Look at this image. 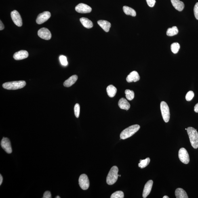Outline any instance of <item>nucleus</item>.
Masks as SVG:
<instances>
[{"instance_id":"1","label":"nucleus","mask_w":198,"mask_h":198,"mask_svg":"<svg viewBox=\"0 0 198 198\" xmlns=\"http://www.w3.org/2000/svg\"><path fill=\"white\" fill-rule=\"evenodd\" d=\"M140 128V126L138 125H131L122 131L120 135V137L122 140H125L130 137L137 132Z\"/></svg>"},{"instance_id":"2","label":"nucleus","mask_w":198,"mask_h":198,"mask_svg":"<svg viewBox=\"0 0 198 198\" xmlns=\"http://www.w3.org/2000/svg\"><path fill=\"white\" fill-rule=\"evenodd\" d=\"M187 131L192 147L196 149L198 148V133L197 130L193 127H188Z\"/></svg>"},{"instance_id":"3","label":"nucleus","mask_w":198,"mask_h":198,"mask_svg":"<svg viewBox=\"0 0 198 198\" xmlns=\"http://www.w3.org/2000/svg\"><path fill=\"white\" fill-rule=\"evenodd\" d=\"M26 85L24 81H14L4 83L2 86L3 88L8 90H16L23 88Z\"/></svg>"},{"instance_id":"4","label":"nucleus","mask_w":198,"mask_h":198,"mask_svg":"<svg viewBox=\"0 0 198 198\" xmlns=\"http://www.w3.org/2000/svg\"><path fill=\"white\" fill-rule=\"evenodd\" d=\"M119 169L117 167L114 166L110 169L106 178V183L109 185H112L117 181L119 175L118 174Z\"/></svg>"},{"instance_id":"5","label":"nucleus","mask_w":198,"mask_h":198,"mask_svg":"<svg viewBox=\"0 0 198 198\" xmlns=\"http://www.w3.org/2000/svg\"><path fill=\"white\" fill-rule=\"evenodd\" d=\"M160 109L162 116L165 123H168L170 119V112L168 105L164 101H162L160 104Z\"/></svg>"},{"instance_id":"6","label":"nucleus","mask_w":198,"mask_h":198,"mask_svg":"<svg viewBox=\"0 0 198 198\" xmlns=\"http://www.w3.org/2000/svg\"><path fill=\"white\" fill-rule=\"evenodd\" d=\"M178 156L179 159L182 163L188 164L189 162L190 159L188 152L184 148H180L179 150Z\"/></svg>"},{"instance_id":"7","label":"nucleus","mask_w":198,"mask_h":198,"mask_svg":"<svg viewBox=\"0 0 198 198\" xmlns=\"http://www.w3.org/2000/svg\"><path fill=\"white\" fill-rule=\"evenodd\" d=\"M79 184L82 189L86 190L89 187V182L86 175L83 174L80 176L79 180Z\"/></svg>"},{"instance_id":"8","label":"nucleus","mask_w":198,"mask_h":198,"mask_svg":"<svg viewBox=\"0 0 198 198\" xmlns=\"http://www.w3.org/2000/svg\"><path fill=\"white\" fill-rule=\"evenodd\" d=\"M11 16L13 22L17 26H19V27L22 26V18L18 11L14 10L11 11Z\"/></svg>"},{"instance_id":"9","label":"nucleus","mask_w":198,"mask_h":198,"mask_svg":"<svg viewBox=\"0 0 198 198\" xmlns=\"http://www.w3.org/2000/svg\"><path fill=\"white\" fill-rule=\"evenodd\" d=\"M51 17V13L48 11H44L38 16L36 22L38 24H41L48 20Z\"/></svg>"},{"instance_id":"10","label":"nucleus","mask_w":198,"mask_h":198,"mask_svg":"<svg viewBox=\"0 0 198 198\" xmlns=\"http://www.w3.org/2000/svg\"><path fill=\"white\" fill-rule=\"evenodd\" d=\"M38 34L40 38L43 39L49 40L51 38V32L47 28H41L38 31Z\"/></svg>"},{"instance_id":"11","label":"nucleus","mask_w":198,"mask_h":198,"mask_svg":"<svg viewBox=\"0 0 198 198\" xmlns=\"http://www.w3.org/2000/svg\"><path fill=\"white\" fill-rule=\"evenodd\" d=\"M75 9L77 12L81 13H89L92 11V9L90 6L82 3H80L77 6Z\"/></svg>"},{"instance_id":"12","label":"nucleus","mask_w":198,"mask_h":198,"mask_svg":"<svg viewBox=\"0 0 198 198\" xmlns=\"http://www.w3.org/2000/svg\"><path fill=\"white\" fill-rule=\"evenodd\" d=\"M1 147L7 153H11L12 152L10 140L8 138H3L1 143Z\"/></svg>"},{"instance_id":"13","label":"nucleus","mask_w":198,"mask_h":198,"mask_svg":"<svg viewBox=\"0 0 198 198\" xmlns=\"http://www.w3.org/2000/svg\"><path fill=\"white\" fill-rule=\"evenodd\" d=\"M153 180H150L146 183L143 192V197L146 198L149 195L151 191L152 186H153Z\"/></svg>"},{"instance_id":"14","label":"nucleus","mask_w":198,"mask_h":198,"mask_svg":"<svg viewBox=\"0 0 198 198\" xmlns=\"http://www.w3.org/2000/svg\"><path fill=\"white\" fill-rule=\"evenodd\" d=\"M29 54L27 51L22 50L15 53L13 55V58L15 60H20L27 58Z\"/></svg>"},{"instance_id":"15","label":"nucleus","mask_w":198,"mask_h":198,"mask_svg":"<svg viewBox=\"0 0 198 198\" xmlns=\"http://www.w3.org/2000/svg\"><path fill=\"white\" fill-rule=\"evenodd\" d=\"M140 77L138 72L136 71H133L127 76L126 78V81L129 83L132 82L137 81L140 80Z\"/></svg>"},{"instance_id":"16","label":"nucleus","mask_w":198,"mask_h":198,"mask_svg":"<svg viewBox=\"0 0 198 198\" xmlns=\"http://www.w3.org/2000/svg\"><path fill=\"white\" fill-rule=\"evenodd\" d=\"M171 1L173 6L176 10L181 11L183 10L184 5L182 2L180 0H171Z\"/></svg>"},{"instance_id":"17","label":"nucleus","mask_w":198,"mask_h":198,"mask_svg":"<svg viewBox=\"0 0 198 198\" xmlns=\"http://www.w3.org/2000/svg\"><path fill=\"white\" fill-rule=\"evenodd\" d=\"M118 105L121 109L126 110L129 109L130 107V104L126 99L125 98H121L119 101Z\"/></svg>"},{"instance_id":"18","label":"nucleus","mask_w":198,"mask_h":198,"mask_svg":"<svg viewBox=\"0 0 198 198\" xmlns=\"http://www.w3.org/2000/svg\"><path fill=\"white\" fill-rule=\"evenodd\" d=\"M98 24L105 31L108 32L111 27V24L107 21L100 20L98 21Z\"/></svg>"},{"instance_id":"19","label":"nucleus","mask_w":198,"mask_h":198,"mask_svg":"<svg viewBox=\"0 0 198 198\" xmlns=\"http://www.w3.org/2000/svg\"><path fill=\"white\" fill-rule=\"evenodd\" d=\"M78 79L77 75H74L70 77L69 79L65 81L64 83V85L65 87H70L76 83Z\"/></svg>"},{"instance_id":"20","label":"nucleus","mask_w":198,"mask_h":198,"mask_svg":"<svg viewBox=\"0 0 198 198\" xmlns=\"http://www.w3.org/2000/svg\"><path fill=\"white\" fill-rule=\"evenodd\" d=\"M80 22H81L82 25L85 28H92L93 26V23L89 19L82 18H80Z\"/></svg>"},{"instance_id":"21","label":"nucleus","mask_w":198,"mask_h":198,"mask_svg":"<svg viewBox=\"0 0 198 198\" xmlns=\"http://www.w3.org/2000/svg\"><path fill=\"white\" fill-rule=\"evenodd\" d=\"M175 195L176 198H188L186 192L182 188H177L175 192Z\"/></svg>"},{"instance_id":"22","label":"nucleus","mask_w":198,"mask_h":198,"mask_svg":"<svg viewBox=\"0 0 198 198\" xmlns=\"http://www.w3.org/2000/svg\"><path fill=\"white\" fill-rule=\"evenodd\" d=\"M107 94L110 97H113L117 94V89L112 85H110L106 88Z\"/></svg>"},{"instance_id":"23","label":"nucleus","mask_w":198,"mask_h":198,"mask_svg":"<svg viewBox=\"0 0 198 198\" xmlns=\"http://www.w3.org/2000/svg\"><path fill=\"white\" fill-rule=\"evenodd\" d=\"M124 12L127 15H130L133 17H135L136 16V12L134 9L131 7L124 6L123 7Z\"/></svg>"},{"instance_id":"24","label":"nucleus","mask_w":198,"mask_h":198,"mask_svg":"<svg viewBox=\"0 0 198 198\" xmlns=\"http://www.w3.org/2000/svg\"><path fill=\"white\" fill-rule=\"evenodd\" d=\"M178 30L176 26H173L172 28H169L167 30V35L169 37L176 35L178 33Z\"/></svg>"},{"instance_id":"25","label":"nucleus","mask_w":198,"mask_h":198,"mask_svg":"<svg viewBox=\"0 0 198 198\" xmlns=\"http://www.w3.org/2000/svg\"><path fill=\"white\" fill-rule=\"evenodd\" d=\"M150 162V159L148 157L145 160H140V163H139L138 166L141 168H145L149 164Z\"/></svg>"},{"instance_id":"26","label":"nucleus","mask_w":198,"mask_h":198,"mask_svg":"<svg viewBox=\"0 0 198 198\" xmlns=\"http://www.w3.org/2000/svg\"><path fill=\"white\" fill-rule=\"evenodd\" d=\"M125 97L127 100L129 101H131L134 99V93L132 90H129V89H126L125 90Z\"/></svg>"},{"instance_id":"27","label":"nucleus","mask_w":198,"mask_h":198,"mask_svg":"<svg viewBox=\"0 0 198 198\" xmlns=\"http://www.w3.org/2000/svg\"><path fill=\"white\" fill-rule=\"evenodd\" d=\"M180 45L178 43H174L171 45V49L172 52L174 54H176L180 49Z\"/></svg>"},{"instance_id":"28","label":"nucleus","mask_w":198,"mask_h":198,"mask_svg":"<svg viewBox=\"0 0 198 198\" xmlns=\"http://www.w3.org/2000/svg\"><path fill=\"white\" fill-rule=\"evenodd\" d=\"M124 197V194L121 191H118L112 194L111 198H123Z\"/></svg>"},{"instance_id":"29","label":"nucleus","mask_w":198,"mask_h":198,"mask_svg":"<svg viewBox=\"0 0 198 198\" xmlns=\"http://www.w3.org/2000/svg\"><path fill=\"white\" fill-rule=\"evenodd\" d=\"M80 106L79 104H76L74 107V113L76 117L78 118L80 115Z\"/></svg>"},{"instance_id":"30","label":"nucleus","mask_w":198,"mask_h":198,"mask_svg":"<svg viewBox=\"0 0 198 198\" xmlns=\"http://www.w3.org/2000/svg\"><path fill=\"white\" fill-rule=\"evenodd\" d=\"M194 97V93L193 91H188L186 96V101H191Z\"/></svg>"},{"instance_id":"31","label":"nucleus","mask_w":198,"mask_h":198,"mask_svg":"<svg viewBox=\"0 0 198 198\" xmlns=\"http://www.w3.org/2000/svg\"><path fill=\"white\" fill-rule=\"evenodd\" d=\"M60 60L61 64L63 65L66 66L68 65V61L67 60V58L65 56H61L60 57Z\"/></svg>"},{"instance_id":"32","label":"nucleus","mask_w":198,"mask_h":198,"mask_svg":"<svg viewBox=\"0 0 198 198\" xmlns=\"http://www.w3.org/2000/svg\"><path fill=\"white\" fill-rule=\"evenodd\" d=\"M194 12L195 18L198 20V2L196 4L194 7Z\"/></svg>"},{"instance_id":"33","label":"nucleus","mask_w":198,"mask_h":198,"mask_svg":"<svg viewBox=\"0 0 198 198\" xmlns=\"http://www.w3.org/2000/svg\"><path fill=\"white\" fill-rule=\"evenodd\" d=\"M148 5L150 7H153L155 5L156 0H146Z\"/></svg>"},{"instance_id":"34","label":"nucleus","mask_w":198,"mask_h":198,"mask_svg":"<svg viewBox=\"0 0 198 198\" xmlns=\"http://www.w3.org/2000/svg\"><path fill=\"white\" fill-rule=\"evenodd\" d=\"M51 193L49 191H46L45 192L43 195V198H51Z\"/></svg>"},{"instance_id":"35","label":"nucleus","mask_w":198,"mask_h":198,"mask_svg":"<svg viewBox=\"0 0 198 198\" xmlns=\"http://www.w3.org/2000/svg\"><path fill=\"white\" fill-rule=\"evenodd\" d=\"M0 22H0V30H1L4 29L5 26L1 20L0 21Z\"/></svg>"},{"instance_id":"36","label":"nucleus","mask_w":198,"mask_h":198,"mask_svg":"<svg viewBox=\"0 0 198 198\" xmlns=\"http://www.w3.org/2000/svg\"><path fill=\"white\" fill-rule=\"evenodd\" d=\"M194 111L196 113H198V103L196 105L195 107H194Z\"/></svg>"},{"instance_id":"37","label":"nucleus","mask_w":198,"mask_h":198,"mask_svg":"<svg viewBox=\"0 0 198 198\" xmlns=\"http://www.w3.org/2000/svg\"><path fill=\"white\" fill-rule=\"evenodd\" d=\"M3 181V177L2 176V175L1 174L0 175V185H1V184H2V182Z\"/></svg>"},{"instance_id":"38","label":"nucleus","mask_w":198,"mask_h":198,"mask_svg":"<svg viewBox=\"0 0 198 198\" xmlns=\"http://www.w3.org/2000/svg\"><path fill=\"white\" fill-rule=\"evenodd\" d=\"M163 198H169V197L168 196H165L163 197Z\"/></svg>"},{"instance_id":"39","label":"nucleus","mask_w":198,"mask_h":198,"mask_svg":"<svg viewBox=\"0 0 198 198\" xmlns=\"http://www.w3.org/2000/svg\"><path fill=\"white\" fill-rule=\"evenodd\" d=\"M56 198H60V197H59V196H57V197H56Z\"/></svg>"},{"instance_id":"40","label":"nucleus","mask_w":198,"mask_h":198,"mask_svg":"<svg viewBox=\"0 0 198 198\" xmlns=\"http://www.w3.org/2000/svg\"><path fill=\"white\" fill-rule=\"evenodd\" d=\"M119 176L121 177V175H119Z\"/></svg>"}]
</instances>
